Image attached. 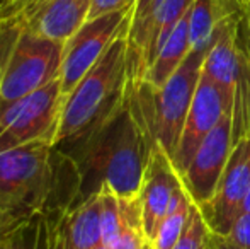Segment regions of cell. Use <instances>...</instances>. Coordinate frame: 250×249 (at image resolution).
<instances>
[{
    "label": "cell",
    "instance_id": "2",
    "mask_svg": "<svg viewBox=\"0 0 250 249\" xmlns=\"http://www.w3.org/2000/svg\"><path fill=\"white\" fill-rule=\"evenodd\" d=\"M155 143L129 103L87 138L65 150L77 164L82 188L80 202L111 188L121 200L138 198Z\"/></svg>",
    "mask_w": 250,
    "mask_h": 249
},
{
    "label": "cell",
    "instance_id": "19",
    "mask_svg": "<svg viewBox=\"0 0 250 249\" xmlns=\"http://www.w3.org/2000/svg\"><path fill=\"white\" fill-rule=\"evenodd\" d=\"M238 43V40H237ZM240 65H238L237 86L233 94L231 110V138L233 145L238 140L250 136V58L240 46Z\"/></svg>",
    "mask_w": 250,
    "mask_h": 249
},
{
    "label": "cell",
    "instance_id": "16",
    "mask_svg": "<svg viewBox=\"0 0 250 249\" xmlns=\"http://www.w3.org/2000/svg\"><path fill=\"white\" fill-rule=\"evenodd\" d=\"M191 38H189V12L179 21V24L174 27L170 36L167 38L165 45L160 48L155 60L151 62L148 70L145 72V77L142 80L151 84L155 87H160L165 84L175 70L181 67V63L186 60V57L191 51Z\"/></svg>",
    "mask_w": 250,
    "mask_h": 249
},
{
    "label": "cell",
    "instance_id": "18",
    "mask_svg": "<svg viewBox=\"0 0 250 249\" xmlns=\"http://www.w3.org/2000/svg\"><path fill=\"white\" fill-rule=\"evenodd\" d=\"M62 217H31L22 220L0 239V249H53L56 224Z\"/></svg>",
    "mask_w": 250,
    "mask_h": 249
},
{
    "label": "cell",
    "instance_id": "25",
    "mask_svg": "<svg viewBox=\"0 0 250 249\" xmlns=\"http://www.w3.org/2000/svg\"><path fill=\"white\" fill-rule=\"evenodd\" d=\"M227 239L237 249H250V212L240 213L235 219L227 234Z\"/></svg>",
    "mask_w": 250,
    "mask_h": 249
},
{
    "label": "cell",
    "instance_id": "29",
    "mask_svg": "<svg viewBox=\"0 0 250 249\" xmlns=\"http://www.w3.org/2000/svg\"><path fill=\"white\" fill-rule=\"evenodd\" d=\"M24 220H26V219H24ZM19 222H22V219H17L16 215L9 213L7 210L0 208V239H2V237L5 236L10 229H14V227H16Z\"/></svg>",
    "mask_w": 250,
    "mask_h": 249
},
{
    "label": "cell",
    "instance_id": "3",
    "mask_svg": "<svg viewBox=\"0 0 250 249\" xmlns=\"http://www.w3.org/2000/svg\"><path fill=\"white\" fill-rule=\"evenodd\" d=\"M129 94L128 31L107 48L101 60L65 96L55 147L68 150L109 121Z\"/></svg>",
    "mask_w": 250,
    "mask_h": 249
},
{
    "label": "cell",
    "instance_id": "13",
    "mask_svg": "<svg viewBox=\"0 0 250 249\" xmlns=\"http://www.w3.org/2000/svg\"><path fill=\"white\" fill-rule=\"evenodd\" d=\"M94 0H46L22 21L44 38L65 43L89 21Z\"/></svg>",
    "mask_w": 250,
    "mask_h": 249
},
{
    "label": "cell",
    "instance_id": "11",
    "mask_svg": "<svg viewBox=\"0 0 250 249\" xmlns=\"http://www.w3.org/2000/svg\"><path fill=\"white\" fill-rule=\"evenodd\" d=\"M233 149L231 113H227L199 143L194 157L181 174L184 189L192 203L201 205L213 196Z\"/></svg>",
    "mask_w": 250,
    "mask_h": 249
},
{
    "label": "cell",
    "instance_id": "8",
    "mask_svg": "<svg viewBox=\"0 0 250 249\" xmlns=\"http://www.w3.org/2000/svg\"><path fill=\"white\" fill-rule=\"evenodd\" d=\"M194 0H153L146 14L131 21L128 31L129 82H140L145 77L160 48L189 12Z\"/></svg>",
    "mask_w": 250,
    "mask_h": 249
},
{
    "label": "cell",
    "instance_id": "26",
    "mask_svg": "<svg viewBox=\"0 0 250 249\" xmlns=\"http://www.w3.org/2000/svg\"><path fill=\"white\" fill-rule=\"evenodd\" d=\"M43 2H46V0H16L10 5L0 9V19H9V17L24 19L31 12H34Z\"/></svg>",
    "mask_w": 250,
    "mask_h": 249
},
{
    "label": "cell",
    "instance_id": "7",
    "mask_svg": "<svg viewBox=\"0 0 250 249\" xmlns=\"http://www.w3.org/2000/svg\"><path fill=\"white\" fill-rule=\"evenodd\" d=\"M133 9L135 5L92 17L63 43L60 80L65 96L75 89L77 84L101 60L107 48L121 34L129 31Z\"/></svg>",
    "mask_w": 250,
    "mask_h": 249
},
{
    "label": "cell",
    "instance_id": "23",
    "mask_svg": "<svg viewBox=\"0 0 250 249\" xmlns=\"http://www.w3.org/2000/svg\"><path fill=\"white\" fill-rule=\"evenodd\" d=\"M211 229L208 227L206 220H204L203 213L198 208V205H192L191 217L186 230L182 232L181 239L175 243L172 249H208L211 241Z\"/></svg>",
    "mask_w": 250,
    "mask_h": 249
},
{
    "label": "cell",
    "instance_id": "22",
    "mask_svg": "<svg viewBox=\"0 0 250 249\" xmlns=\"http://www.w3.org/2000/svg\"><path fill=\"white\" fill-rule=\"evenodd\" d=\"M192 205H194L192 202L184 203L181 208H177L175 212H170L162 220L153 239H151L155 249H172L175 246V243L181 239L182 232L188 227Z\"/></svg>",
    "mask_w": 250,
    "mask_h": 249
},
{
    "label": "cell",
    "instance_id": "21",
    "mask_svg": "<svg viewBox=\"0 0 250 249\" xmlns=\"http://www.w3.org/2000/svg\"><path fill=\"white\" fill-rule=\"evenodd\" d=\"M99 220L101 239L109 248L121 234L125 215H123V206L119 196L107 186H102L99 189Z\"/></svg>",
    "mask_w": 250,
    "mask_h": 249
},
{
    "label": "cell",
    "instance_id": "1",
    "mask_svg": "<svg viewBox=\"0 0 250 249\" xmlns=\"http://www.w3.org/2000/svg\"><path fill=\"white\" fill-rule=\"evenodd\" d=\"M80 188L77 164L51 142L0 154V208L17 219L65 215L80 203Z\"/></svg>",
    "mask_w": 250,
    "mask_h": 249
},
{
    "label": "cell",
    "instance_id": "17",
    "mask_svg": "<svg viewBox=\"0 0 250 249\" xmlns=\"http://www.w3.org/2000/svg\"><path fill=\"white\" fill-rule=\"evenodd\" d=\"M230 14L221 0H194L189 9V38L191 48H209L216 40L221 24Z\"/></svg>",
    "mask_w": 250,
    "mask_h": 249
},
{
    "label": "cell",
    "instance_id": "33",
    "mask_svg": "<svg viewBox=\"0 0 250 249\" xmlns=\"http://www.w3.org/2000/svg\"><path fill=\"white\" fill-rule=\"evenodd\" d=\"M250 212V184H249V189H247V195L244 198V203H242V208H240V213H247ZM238 213V215H240Z\"/></svg>",
    "mask_w": 250,
    "mask_h": 249
},
{
    "label": "cell",
    "instance_id": "9",
    "mask_svg": "<svg viewBox=\"0 0 250 249\" xmlns=\"http://www.w3.org/2000/svg\"><path fill=\"white\" fill-rule=\"evenodd\" d=\"M250 184V136L233 145L213 196L198 205L211 232L227 236L238 217Z\"/></svg>",
    "mask_w": 250,
    "mask_h": 249
},
{
    "label": "cell",
    "instance_id": "34",
    "mask_svg": "<svg viewBox=\"0 0 250 249\" xmlns=\"http://www.w3.org/2000/svg\"><path fill=\"white\" fill-rule=\"evenodd\" d=\"M12 2H16V0H0V9H3V7L10 5Z\"/></svg>",
    "mask_w": 250,
    "mask_h": 249
},
{
    "label": "cell",
    "instance_id": "4",
    "mask_svg": "<svg viewBox=\"0 0 250 249\" xmlns=\"http://www.w3.org/2000/svg\"><path fill=\"white\" fill-rule=\"evenodd\" d=\"M211 48V46H209ZM209 48L191 50L186 60L160 87L140 80L129 82V103L151 142L172 159L181 138L189 106L198 89L203 62Z\"/></svg>",
    "mask_w": 250,
    "mask_h": 249
},
{
    "label": "cell",
    "instance_id": "30",
    "mask_svg": "<svg viewBox=\"0 0 250 249\" xmlns=\"http://www.w3.org/2000/svg\"><path fill=\"white\" fill-rule=\"evenodd\" d=\"M208 249H237L230 241L227 239V236H220V234H211L209 248Z\"/></svg>",
    "mask_w": 250,
    "mask_h": 249
},
{
    "label": "cell",
    "instance_id": "6",
    "mask_svg": "<svg viewBox=\"0 0 250 249\" xmlns=\"http://www.w3.org/2000/svg\"><path fill=\"white\" fill-rule=\"evenodd\" d=\"M63 43L22 24L0 84V104H9L60 79Z\"/></svg>",
    "mask_w": 250,
    "mask_h": 249
},
{
    "label": "cell",
    "instance_id": "12",
    "mask_svg": "<svg viewBox=\"0 0 250 249\" xmlns=\"http://www.w3.org/2000/svg\"><path fill=\"white\" fill-rule=\"evenodd\" d=\"M182 188L181 174L174 167L168 154L155 143L138 195L143 229L150 239H153L160 222L167 217L172 198Z\"/></svg>",
    "mask_w": 250,
    "mask_h": 249
},
{
    "label": "cell",
    "instance_id": "24",
    "mask_svg": "<svg viewBox=\"0 0 250 249\" xmlns=\"http://www.w3.org/2000/svg\"><path fill=\"white\" fill-rule=\"evenodd\" d=\"M21 29H22V21L16 19V17L0 19V84H2L5 65L9 62L10 51H12V46L19 36Z\"/></svg>",
    "mask_w": 250,
    "mask_h": 249
},
{
    "label": "cell",
    "instance_id": "20",
    "mask_svg": "<svg viewBox=\"0 0 250 249\" xmlns=\"http://www.w3.org/2000/svg\"><path fill=\"white\" fill-rule=\"evenodd\" d=\"M121 200V198H119ZM125 224L118 239L109 246V249H155L151 239L145 234L142 222V208L138 198L121 200Z\"/></svg>",
    "mask_w": 250,
    "mask_h": 249
},
{
    "label": "cell",
    "instance_id": "28",
    "mask_svg": "<svg viewBox=\"0 0 250 249\" xmlns=\"http://www.w3.org/2000/svg\"><path fill=\"white\" fill-rule=\"evenodd\" d=\"M237 40L250 58V3H247L237 24Z\"/></svg>",
    "mask_w": 250,
    "mask_h": 249
},
{
    "label": "cell",
    "instance_id": "31",
    "mask_svg": "<svg viewBox=\"0 0 250 249\" xmlns=\"http://www.w3.org/2000/svg\"><path fill=\"white\" fill-rule=\"evenodd\" d=\"M151 2H153V0H135V9H133V19L131 21L142 19V17L146 14V10L150 9Z\"/></svg>",
    "mask_w": 250,
    "mask_h": 249
},
{
    "label": "cell",
    "instance_id": "14",
    "mask_svg": "<svg viewBox=\"0 0 250 249\" xmlns=\"http://www.w3.org/2000/svg\"><path fill=\"white\" fill-rule=\"evenodd\" d=\"M240 16L242 14H237L223 21L216 40L213 41L204 57L201 70L230 97H233L235 94L238 65H240V48L237 43V24Z\"/></svg>",
    "mask_w": 250,
    "mask_h": 249
},
{
    "label": "cell",
    "instance_id": "36",
    "mask_svg": "<svg viewBox=\"0 0 250 249\" xmlns=\"http://www.w3.org/2000/svg\"><path fill=\"white\" fill-rule=\"evenodd\" d=\"M244 2H245V5H247V3H250V0H244Z\"/></svg>",
    "mask_w": 250,
    "mask_h": 249
},
{
    "label": "cell",
    "instance_id": "15",
    "mask_svg": "<svg viewBox=\"0 0 250 249\" xmlns=\"http://www.w3.org/2000/svg\"><path fill=\"white\" fill-rule=\"evenodd\" d=\"M102 243L99 193L70 208L56 224L53 249H92Z\"/></svg>",
    "mask_w": 250,
    "mask_h": 249
},
{
    "label": "cell",
    "instance_id": "5",
    "mask_svg": "<svg viewBox=\"0 0 250 249\" xmlns=\"http://www.w3.org/2000/svg\"><path fill=\"white\" fill-rule=\"evenodd\" d=\"M65 94L56 79L40 91L0 104V154L44 140L55 145Z\"/></svg>",
    "mask_w": 250,
    "mask_h": 249
},
{
    "label": "cell",
    "instance_id": "32",
    "mask_svg": "<svg viewBox=\"0 0 250 249\" xmlns=\"http://www.w3.org/2000/svg\"><path fill=\"white\" fill-rule=\"evenodd\" d=\"M221 3H223L225 9L230 14H242L245 9L244 0H221Z\"/></svg>",
    "mask_w": 250,
    "mask_h": 249
},
{
    "label": "cell",
    "instance_id": "10",
    "mask_svg": "<svg viewBox=\"0 0 250 249\" xmlns=\"http://www.w3.org/2000/svg\"><path fill=\"white\" fill-rule=\"evenodd\" d=\"M233 110V97H230L221 87H218L209 77L201 72L198 89L189 106L188 116L182 126L177 149L172 156V164L179 174L186 171L194 157L199 143L208 136L227 113Z\"/></svg>",
    "mask_w": 250,
    "mask_h": 249
},
{
    "label": "cell",
    "instance_id": "27",
    "mask_svg": "<svg viewBox=\"0 0 250 249\" xmlns=\"http://www.w3.org/2000/svg\"><path fill=\"white\" fill-rule=\"evenodd\" d=\"M131 5H135V0H94L89 19L102 16V14L114 12V10L126 9V7H131Z\"/></svg>",
    "mask_w": 250,
    "mask_h": 249
},
{
    "label": "cell",
    "instance_id": "35",
    "mask_svg": "<svg viewBox=\"0 0 250 249\" xmlns=\"http://www.w3.org/2000/svg\"><path fill=\"white\" fill-rule=\"evenodd\" d=\"M92 249H109L107 246H105V244L104 243H99V244H97V246H94Z\"/></svg>",
    "mask_w": 250,
    "mask_h": 249
}]
</instances>
